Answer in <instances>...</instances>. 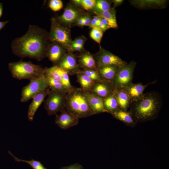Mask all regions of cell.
<instances>
[{"instance_id": "obj_1", "label": "cell", "mask_w": 169, "mask_h": 169, "mask_svg": "<svg viewBox=\"0 0 169 169\" xmlns=\"http://www.w3.org/2000/svg\"><path fill=\"white\" fill-rule=\"evenodd\" d=\"M50 43L49 33L38 26L30 25L24 35L12 41L11 48L17 56L40 61L46 57Z\"/></svg>"}, {"instance_id": "obj_2", "label": "cell", "mask_w": 169, "mask_h": 169, "mask_svg": "<svg viewBox=\"0 0 169 169\" xmlns=\"http://www.w3.org/2000/svg\"><path fill=\"white\" fill-rule=\"evenodd\" d=\"M162 105L161 94L156 91H149L139 100L131 102L128 111L136 123L146 122L157 118Z\"/></svg>"}, {"instance_id": "obj_3", "label": "cell", "mask_w": 169, "mask_h": 169, "mask_svg": "<svg viewBox=\"0 0 169 169\" xmlns=\"http://www.w3.org/2000/svg\"><path fill=\"white\" fill-rule=\"evenodd\" d=\"M65 109L78 119L94 115L84 91L75 88L67 93Z\"/></svg>"}, {"instance_id": "obj_4", "label": "cell", "mask_w": 169, "mask_h": 169, "mask_svg": "<svg viewBox=\"0 0 169 169\" xmlns=\"http://www.w3.org/2000/svg\"><path fill=\"white\" fill-rule=\"evenodd\" d=\"M8 69L12 76L19 80H32L44 75L45 69L30 62L18 61L10 63Z\"/></svg>"}, {"instance_id": "obj_5", "label": "cell", "mask_w": 169, "mask_h": 169, "mask_svg": "<svg viewBox=\"0 0 169 169\" xmlns=\"http://www.w3.org/2000/svg\"><path fill=\"white\" fill-rule=\"evenodd\" d=\"M70 31L67 27L59 23L54 17L51 19V27L49 33L50 42H57L61 44L69 52L72 41Z\"/></svg>"}, {"instance_id": "obj_6", "label": "cell", "mask_w": 169, "mask_h": 169, "mask_svg": "<svg viewBox=\"0 0 169 169\" xmlns=\"http://www.w3.org/2000/svg\"><path fill=\"white\" fill-rule=\"evenodd\" d=\"M67 93L50 90L44 108L49 115H56L65 108Z\"/></svg>"}, {"instance_id": "obj_7", "label": "cell", "mask_w": 169, "mask_h": 169, "mask_svg": "<svg viewBox=\"0 0 169 169\" xmlns=\"http://www.w3.org/2000/svg\"><path fill=\"white\" fill-rule=\"evenodd\" d=\"M30 81L22 89L20 100L22 102L33 99L38 94L49 88L45 75Z\"/></svg>"}, {"instance_id": "obj_8", "label": "cell", "mask_w": 169, "mask_h": 169, "mask_svg": "<svg viewBox=\"0 0 169 169\" xmlns=\"http://www.w3.org/2000/svg\"><path fill=\"white\" fill-rule=\"evenodd\" d=\"M136 63L132 61L120 67L112 84L114 88H124L132 83Z\"/></svg>"}, {"instance_id": "obj_9", "label": "cell", "mask_w": 169, "mask_h": 169, "mask_svg": "<svg viewBox=\"0 0 169 169\" xmlns=\"http://www.w3.org/2000/svg\"><path fill=\"white\" fill-rule=\"evenodd\" d=\"M94 56L97 67L111 65L120 67L127 64L119 57L101 48Z\"/></svg>"}, {"instance_id": "obj_10", "label": "cell", "mask_w": 169, "mask_h": 169, "mask_svg": "<svg viewBox=\"0 0 169 169\" xmlns=\"http://www.w3.org/2000/svg\"><path fill=\"white\" fill-rule=\"evenodd\" d=\"M84 14L81 10L69 5L66 7L61 15L55 18L59 23L67 27L75 23L77 20Z\"/></svg>"}, {"instance_id": "obj_11", "label": "cell", "mask_w": 169, "mask_h": 169, "mask_svg": "<svg viewBox=\"0 0 169 169\" xmlns=\"http://www.w3.org/2000/svg\"><path fill=\"white\" fill-rule=\"evenodd\" d=\"M44 69L45 75L49 76L61 83L69 92L74 88L71 84L69 74L63 69L54 65L50 68H46Z\"/></svg>"}, {"instance_id": "obj_12", "label": "cell", "mask_w": 169, "mask_h": 169, "mask_svg": "<svg viewBox=\"0 0 169 169\" xmlns=\"http://www.w3.org/2000/svg\"><path fill=\"white\" fill-rule=\"evenodd\" d=\"M79 119L64 108L60 112V115H56L55 122L61 129H67L77 125Z\"/></svg>"}, {"instance_id": "obj_13", "label": "cell", "mask_w": 169, "mask_h": 169, "mask_svg": "<svg viewBox=\"0 0 169 169\" xmlns=\"http://www.w3.org/2000/svg\"><path fill=\"white\" fill-rule=\"evenodd\" d=\"M66 49L57 42H51L47 51L46 57L54 64L57 65L67 53Z\"/></svg>"}, {"instance_id": "obj_14", "label": "cell", "mask_w": 169, "mask_h": 169, "mask_svg": "<svg viewBox=\"0 0 169 169\" xmlns=\"http://www.w3.org/2000/svg\"><path fill=\"white\" fill-rule=\"evenodd\" d=\"M70 75L75 74L80 70L76 57L72 52H68L64 56L57 65Z\"/></svg>"}, {"instance_id": "obj_15", "label": "cell", "mask_w": 169, "mask_h": 169, "mask_svg": "<svg viewBox=\"0 0 169 169\" xmlns=\"http://www.w3.org/2000/svg\"><path fill=\"white\" fill-rule=\"evenodd\" d=\"M156 81L145 85L141 83L134 84L133 83L124 88L127 92L131 102L136 101L141 98L144 95L145 89L150 84L155 83Z\"/></svg>"}, {"instance_id": "obj_16", "label": "cell", "mask_w": 169, "mask_h": 169, "mask_svg": "<svg viewBox=\"0 0 169 169\" xmlns=\"http://www.w3.org/2000/svg\"><path fill=\"white\" fill-rule=\"evenodd\" d=\"M114 89L112 83L101 80L95 82L90 92L103 99L111 94Z\"/></svg>"}, {"instance_id": "obj_17", "label": "cell", "mask_w": 169, "mask_h": 169, "mask_svg": "<svg viewBox=\"0 0 169 169\" xmlns=\"http://www.w3.org/2000/svg\"><path fill=\"white\" fill-rule=\"evenodd\" d=\"M50 90L49 88L47 89L39 92L33 98L32 101L29 106L28 112V118L30 121L33 120L35 113L45 97L48 95Z\"/></svg>"}, {"instance_id": "obj_18", "label": "cell", "mask_w": 169, "mask_h": 169, "mask_svg": "<svg viewBox=\"0 0 169 169\" xmlns=\"http://www.w3.org/2000/svg\"><path fill=\"white\" fill-rule=\"evenodd\" d=\"M94 114L108 113L105 109L103 99L90 92H84Z\"/></svg>"}, {"instance_id": "obj_19", "label": "cell", "mask_w": 169, "mask_h": 169, "mask_svg": "<svg viewBox=\"0 0 169 169\" xmlns=\"http://www.w3.org/2000/svg\"><path fill=\"white\" fill-rule=\"evenodd\" d=\"M119 68L114 65H107L97 67L96 70L102 80L112 83Z\"/></svg>"}, {"instance_id": "obj_20", "label": "cell", "mask_w": 169, "mask_h": 169, "mask_svg": "<svg viewBox=\"0 0 169 169\" xmlns=\"http://www.w3.org/2000/svg\"><path fill=\"white\" fill-rule=\"evenodd\" d=\"M113 93L120 108L123 110L127 111L131 101L126 91L123 88H114Z\"/></svg>"}, {"instance_id": "obj_21", "label": "cell", "mask_w": 169, "mask_h": 169, "mask_svg": "<svg viewBox=\"0 0 169 169\" xmlns=\"http://www.w3.org/2000/svg\"><path fill=\"white\" fill-rule=\"evenodd\" d=\"M78 64L83 69L96 70L97 66L94 56L88 52L82 53L78 58Z\"/></svg>"}, {"instance_id": "obj_22", "label": "cell", "mask_w": 169, "mask_h": 169, "mask_svg": "<svg viewBox=\"0 0 169 169\" xmlns=\"http://www.w3.org/2000/svg\"><path fill=\"white\" fill-rule=\"evenodd\" d=\"M115 119L122 121L126 125L133 127L137 123L128 111H125L120 108L111 114Z\"/></svg>"}, {"instance_id": "obj_23", "label": "cell", "mask_w": 169, "mask_h": 169, "mask_svg": "<svg viewBox=\"0 0 169 169\" xmlns=\"http://www.w3.org/2000/svg\"><path fill=\"white\" fill-rule=\"evenodd\" d=\"M131 3L140 8H163L165 6L166 1L161 0H140L131 1Z\"/></svg>"}, {"instance_id": "obj_24", "label": "cell", "mask_w": 169, "mask_h": 169, "mask_svg": "<svg viewBox=\"0 0 169 169\" xmlns=\"http://www.w3.org/2000/svg\"><path fill=\"white\" fill-rule=\"evenodd\" d=\"M76 74L80 88L84 92H90L95 82L83 73L78 72Z\"/></svg>"}, {"instance_id": "obj_25", "label": "cell", "mask_w": 169, "mask_h": 169, "mask_svg": "<svg viewBox=\"0 0 169 169\" xmlns=\"http://www.w3.org/2000/svg\"><path fill=\"white\" fill-rule=\"evenodd\" d=\"M103 100L105 109L108 113L111 114L120 108L113 92Z\"/></svg>"}, {"instance_id": "obj_26", "label": "cell", "mask_w": 169, "mask_h": 169, "mask_svg": "<svg viewBox=\"0 0 169 169\" xmlns=\"http://www.w3.org/2000/svg\"><path fill=\"white\" fill-rule=\"evenodd\" d=\"M96 16L106 19L110 28H116L117 27L116 11L112 8Z\"/></svg>"}, {"instance_id": "obj_27", "label": "cell", "mask_w": 169, "mask_h": 169, "mask_svg": "<svg viewBox=\"0 0 169 169\" xmlns=\"http://www.w3.org/2000/svg\"><path fill=\"white\" fill-rule=\"evenodd\" d=\"M112 1L105 0H96L93 8L94 13L97 15L103 12L108 11L111 8Z\"/></svg>"}, {"instance_id": "obj_28", "label": "cell", "mask_w": 169, "mask_h": 169, "mask_svg": "<svg viewBox=\"0 0 169 169\" xmlns=\"http://www.w3.org/2000/svg\"><path fill=\"white\" fill-rule=\"evenodd\" d=\"M45 75L50 90L66 93L69 92L65 87L61 83L49 76Z\"/></svg>"}, {"instance_id": "obj_29", "label": "cell", "mask_w": 169, "mask_h": 169, "mask_svg": "<svg viewBox=\"0 0 169 169\" xmlns=\"http://www.w3.org/2000/svg\"><path fill=\"white\" fill-rule=\"evenodd\" d=\"M8 153L13 157L15 161L26 162L33 169H47L39 161H36L33 159L30 161L21 159L15 157L10 151H8Z\"/></svg>"}, {"instance_id": "obj_30", "label": "cell", "mask_w": 169, "mask_h": 169, "mask_svg": "<svg viewBox=\"0 0 169 169\" xmlns=\"http://www.w3.org/2000/svg\"><path fill=\"white\" fill-rule=\"evenodd\" d=\"M78 72H79L85 74L95 82L102 80L96 70L89 69H80Z\"/></svg>"}, {"instance_id": "obj_31", "label": "cell", "mask_w": 169, "mask_h": 169, "mask_svg": "<svg viewBox=\"0 0 169 169\" xmlns=\"http://www.w3.org/2000/svg\"><path fill=\"white\" fill-rule=\"evenodd\" d=\"M103 32L98 28H91L90 35V37L100 44L103 35Z\"/></svg>"}, {"instance_id": "obj_32", "label": "cell", "mask_w": 169, "mask_h": 169, "mask_svg": "<svg viewBox=\"0 0 169 169\" xmlns=\"http://www.w3.org/2000/svg\"><path fill=\"white\" fill-rule=\"evenodd\" d=\"M49 6L53 11H58L63 7V3L60 0H51L49 1Z\"/></svg>"}, {"instance_id": "obj_33", "label": "cell", "mask_w": 169, "mask_h": 169, "mask_svg": "<svg viewBox=\"0 0 169 169\" xmlns=\"http://www.w3.org/2000/svg\"><path fill=\"white\" fill-rule=\"evenodd\" d=\"M95 0H81L80 6L84 9H92L95 4Z\"/></svg>"}, {"instance_id": "obj_34", "label": "cell", "mask_w": 169, "mask_h": 169, "mask_svg": "<svg viewBox=\"0 0 169 169\" xmlns=\"http://www.w3.org/2000/svg\"><path fill=\"white\" fill-rule=\"evenodd\" d=\"M87 40V38L84 36H79L72 40L71 45H77L84 47L85 42Z\"/></svg>"}, {"instance_id": "obj_35", "label": "cell", "mask_w": 169, "mask_h": 169, "mask_svg": "<svg viewBox=\"0 0 169 169\" xmlns=\"http://www.w3.org/2000/svg\"><path fill=\"white\" fill-rule=\"evenodd\" d=\"M97 28L103 32L110 28L106 20L103 18H101V21Z\"/></svg>"}, {"instance_id": "obj_36", "label": "cell", "mask_w": 169, "mask_h": 169, "mask_svg": "<svg viewBox=\"0 0 169 169\" xmlns=\"http://www.w3.org/2000/svg\"><path fill=\"white\" fill-rule=\"evenodd\" d=\"M101 19V18L97 16H94L92 18L89 27L90 28H97Z\"/></svg>"}, {"instance_id": "obj_37", "label": "cell", "mask_w": 169, "mask_h": 169, "mask_svg": "<svg viewBox=\"0 0 169 169\" xmlns=\"http://www.w3.org/2000/svg\"><path fill=\"white\" fill-rule=\"evenodd\" d=\"M60 169H84V167L79 163H76L68 166L62 167Z\"/></svg>"}, {"instance_id": "obj_38", "label": "cell", "mask_w": 169, "mask_h": 169, "mask_svg": "<svg viewBox=\"0 0 169 169\" xmlns=\"http://www.w3.org/2000/svg\"><path fill=\"white\" fill-rule=\"evenodd\" d=\"M85 17V14L81 16L75 23L76 25L79 26H83V24Z\"/></svg>"}, {"instance_id": "obj_39", "label": "cell", "mask_w": 169, "mask_h": 169, "mask_svg": "<svg viewBox=\"0 0 169 169\" xmlns=\"http://www.w3.org/2000/svg\"><path fill=\"white\" fill-rule=\"evenodd\" d=\"M91 17L90 15L88 14H85V17L83 24V26H88L90 25Z\"/></svg>"}, {"instance_id": "obj_40", "label": "cell", "mask_w": 169, "mask_h": 169, "mask_svg": "<svg viewBox=\"0 0 169 169\" xmlns=\"http://www.w3.org/2000/svg\"><path fill=\"white\" fill-rule=\"evenodd\" d=\"M124 0H114L112 1V2L113 3V8H115L120 5H121L123 2Z\"/></svg>"}, {"instance_id": "obj_41", "label": "cell", "mask_w": 169, "mask_h": 169, "mask_svg": "<svg viewBox=\"0 0 169 169\" xmlns=\"http://www.w3.org/2000/svg\"><path fill=\"white\" fill-rule=\"evenodd\" d=\"M9 21H0V30H1L4 26L8 23Z\"/></svg>"}, {"instance_id": "obj_42", "label": "cell", "mask_w": 169, "mask_h": 169, "mask_svg": "<svg viewBox=\"0 0 169 169\" xmlns=\"http://www.w3.org/2000/svg\"><path fill=\"white\" fill-rule=\"evenodd\" d=\"M72 1L75 5L77 6H80L81 0H72Z\"/></svg>"}, {"instance_id": "obj_43", "label": "cell", "mask_w": 169, "mask_h": 169, "mask_svg": "<svg viewBox=\"0 0 169 169\" xmlns=\"http://www.w3.org/2000/svg\"><path fill=\"white\" fill-rule=\"evenodd\" d=\"M3 4L2 3H0V18L1 17L3 12Z\"/></svg>"}]
</instances>
